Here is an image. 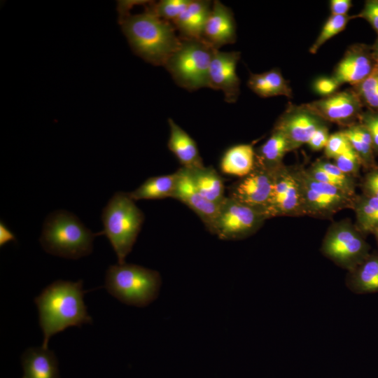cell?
<instances>
[{"instance_id": "6da1fadb", "label": "cell", "mask_w": 378, "mask_h": 378, "mask_svg": "<svg viewBox=\"0 0 378 378\" xmlns=\"http://www.w3.org/2000/svg\"><path fill=\"white\" fill-rule=\"evenodd\" d=\"M85 293L82 280H57L35 298L43 334L42 346L48 348L50 338L69 327L92 323L83 300Z\"/></svg>"}, {"instance_id": "7a4b0ae2", "label": "cell", "mask_w": 378, "mask_h": 378, "mask_svg": "<svg viewBox=\"0 0 378 378\" xmlns=\"http://www.w3.org/2000/svg\"><path fill=\"white\" fill-rule=\"evenodd\" d=\"M122 32L132 50L153 65L164 66L181 43L172 22L164 20L146 7L144 13L119 19Z\"/></svg>"}, {"instance_id": "3957f363", "label": "cell", "mask_w": 378, "mask_h": 378, "mask_svg": "<svg viewBox=\"0 0 378 378\" xmlns=\"http://www.w3.org/2000/svg\"><path fill=\"white\" fill-rule=\"evenodd\" d=\"M95 236L74 214L59 210L46 217L39 240L47 253L75 260L91 253Z\"/></svg>"}, {"instance_id": "277c9868", "label": "cell", "mask_w": 378, "mask_h": 378, "mask_svg": "<svg viewBox=\"0 0 378 378\" xmlns=\"http://www.w3.org/2000/svg\"><path fill=\"white\" fill-rule=\"evenodd\" d=\"M102 231L95 233L108 239L118 258L123 264L131 252L144 220V214L128 193L115 192L102 214Z\"/></svg>"}, {"instance_id": "5b68a950", "label": "cell", "mask_w": 378, "mask_h": 378, "mask_svg": "<svg viewBox=\"0 0 378 378\" xmlns=\"http://www.w3.org/2000/svg\"><path fill=\"white\" fill-rule=\"evenodd\" d=\"M161 284V276L158 272L125 262L108 267L104 287L120 302L144 307L156 300Z\"/></svg>"}, {"instance_id": "8992f818", "label": "cell", "mask_w": 378, "mask_h": 378, "mask_svg": "<svg viewBox=\"0 0 378 378\" xmlns=\"http://www.w3.org/2000/svg\"><path fill=\"white\" fill-rule=\"evenodd\" d=\"M181 38V43L164 67L176 83L188 90L208 88V76L214 48L202 38Z\"/></svg>"}, {"instance_id": "52a82bcc", "label": "cell", "mask_w": 378, "mask_h": 378, "mask_svg": "<svg viewBox=\"0 0 378 378\" xmlns=\"http://www.w3.org/2000/svg\"><path fill=\"white\" fill-rule=\"evenodd\" d=\"M363 235L348 219L335 222L328 227L321 251L336 265L350 271L370 253Z\"/></svg>"}, {"instance_id": "ba28073f", "label": "cell", "mask_w": 378, "mask_h": 378, "mask_svg": "<svg viewBox=\"0 0 378 378\" xmlns=\"http://www.w3.org/2000/svg\"><path fill=\"white\" fill-rule=\"evenodd\" d=\"M299 182L304 216L330 218L337 212L351 209L355 197L312 177L302 167H294Z\"/></svg>"}, {"instance_id": "9c48e42d", "label": "cell", "mask_w": 378, "mask_h": 378, "mask_svg": "<svg viewBox=\"0 0 378 378\" xmlns=\"http://www.w3.org/2000/svg\"><path fill=\"white\" fill-rule=\"evenodd\" d=\"M267 219L260 211L225 197L219 206L214 234L223 240L245 239L255 233Z\"/></svg>"}, {"instance_id": "30bf717a", "label": "cell", "mask_w": 378, "mask_h": 378, "mask_svg": "<svg viewBox=\"0 0 378 378\" xmlns=\"http://www.w3.org/2000/svg\"><path fill=\"white\" fill-rule=\"evenodd\" d=\"M274 185L267 209L268 218L304 216L300 188L294 167L284 164L273 172Z\"/></svg>"}, {"instance_id": "8fae6325", "label": "cell", "mask_w": 378, "mask_h": 378, "mask_svg": "<svg viewBox=\"0 0 378 378\" xmlns=\"http://www.w3.org/2000/svg\"><path fill=\"white\" fill-rule=\"evenodd\" d=\"M306 104L326 122L335 123L344 128L358 122L365 109L351 88Z\"/></svg>"}, {"instance_id": "7c38bea8", "label": "cell", "mask_w": 378, "mask_h": 378, "mask_svg": "<svg viewBox=\"0 0 378 378\" xmlns=\"http://www.w3.org/2000/svg\"><path fill=\"white\" fill-rule=\"evenodd\" d=\"M326 124L328 122L306 104L295 105L290 103L276 120L274 129L284 134L292 151L307 144L313 133Z\"/></svg>"}, {"instance_id": "4fadbf2b", "label": "cell", "mask_w": 378, "mask_h": 378, "mask_svg": "<svg viewBox=\"0 0 378 378\" xmlns=\"http://www.w3.org/2000/svg\"><path fill=\"white\" fill-rule=\"evenodd\" d=\"M274 185L273 172L257 164L230 188L229 197L261 213L267 218Z\"/></svg>"}, {"instance_id": "5bb4252c", "label": "cell", "mask_w": 378, "mask_h": 378, "mask_svg": "<svg viewBox=\"0 0 378 378\" xmlns=\"http://www.w3.org/2000/svg\"><path fill=\"white\" fill-rule=\"evenodd\" d=\"M371 46L354 43L350 46L337 64L332 76L340 84L356 85L372 75L376 69Z\"/></svg>"}, {"instance_id": "9a60e30c", "label": "cell", "mask_w": 378, "mask_h": 378, "mask_svg": "<svg viewBox=\"0 0 378 378\" xmlns=\"http://www.w3.org/2000/svg\"><path fill=\"white\" fill-rule=\"evenodd\" d=\"M241 53L221 52L216 49L210 63L208 88L221 90L227 103H234L239 97L240 79L236 72Z\"/></svg>"}, {"instance_id": "2e32d148", "label": "cell", "mask_w": 378, "mask_h": 378, "mask_svg": "<svg viewBox=\"0 0 378 378\" xmlns=\"http://www.w3.org/2000/svg\"><path fill=\"white\" fill-rule=\"evenodd\" d=\"M178 177L172 198L181 201L192 209L202 220L209 232L214 234L219 206L204 197L196 189L187 169L178 170Z\"/></svg>"}, {"instance_id": "e0dca14e", "label": "cell", "mask_w": 378, "mask_h": 378, "mask_svg": "<svg viewBox=\"0 0 378 378\" xmlns=\"http://www.w3.org/2000/svg\"><path fill=\"white\" fill-rule=\"evenodd\" d=\"M202 38L217 50L236 41V23L233 13L230 8L218 0L212 4Z\"/></svg>"}, {"instance_id": "ac0fdd59", "label": "cell", "mask_w": 378, "mask_h": 378, "mask_svg": "<svg viewBox=\"0 0 378 378\" xmlns=\"http://www.w3.org/2000/svg\"><path fill=\"white\" fill-rule=\"evenodd\" d=\"M169 138L168 148L176 157L181 167L192 169L204 167L202 158L195 140L173 119H168Z\"/></svg>"}, {"instance_id": "d6986e66", "label": "cell", "mask_w": 378, "mask_h": 378, "mask_svg": "<svg viewBox=\"0 0 378 378\" xmlns=\"http://www.w3.org/2000/svg\"><path fill=\"white\" fill-rule=\"evenodd\" d=\"M21 363L24 378H59L57 357L48 348L27 349Z\"/></svg>"}, {"instance_id": "ffe728a7", "label": "cell", "mask_w": 378, "mask_h": 378, "mask_svg": "<svg viewBox=\"0 0 378 378\" xmlns=\"http://www.w3.org/2000/svg\"><path fill=\"white\" fill-rule=\"evenodd\" d=\"M212 4L206 0H191L183 13L172 22L180 37L202 38L205 22L211 12Z\"/></svg>"}, {"instance_id": "44dd1931", "label": "cell", "mask_w": 378, "mask_h": 378, "mask_svg": "<svg viewBox=\"0 0 378 378\" xmlns=\"http://www.w3.org/2000/svg\"><path fill=\"white\" fill-rule=\"evenodd\" d=\"M348 272L346 284L351 291L359 294L378 293V253H370Z\"/></svg>"}, {"instance_id": "7402d4cb", "label": "cell", "mask_w": 378, "mask_h": 378, "mask_svg": "<svg viewBox=\"0 0 378 378\" xmlns=\"http://www.w3.org/2000/svg\"><path fill=\"white\" fill-rule=\"evenodd\" d=\"M248 87L260 97L285 96L291 98L292 90L279 69L274 68L260 74L251 73Z\"/></svg>"}, {"instance_id": "603a6c76", "label": "cell", "mask_w": 378, "mask_h": 378, "mask_svg": "<svg viewBox=\"0 0 378 378\" xmlns=\"http://www.w3.org/2000/svg\"><path fill=\"white\" fill-rule=\"evenodd\" d=\"M290 151V147L284 134L273 128L267 140L255 149V164L274 172L284 164V158Z\"/></svg>"}, {"instance_id": "cb8c5ba5", "label": "cell", "mask_w": 378, "mask_h": 378, "mask_svg": "<svg viewBox=\"0 0 378 378\" xmlns=\"http://www.w3.org/2000/svg\"><path fill=\"white\" fill-rule=\"evenodd\" d=\"M196 189L209 202L220 205L224 200V181L212 167L187 169Z\"/></svg>"}, {"instance_id": "d4e9b609", "label": "cell", "mask_w": 378, "mask_h": 378, "mask_svg": "<svg viewBox=\"0 0 378 378\" xmlns=\"http://www.w3.org/2000/svg\"><path fill=\"white\" fill-rule=\"evenodd\" d=\"M255 164V153L252 144H238L223 154L220 168L223 173L242 178L248 175Z\"/></svg>"}, {"instance_id": "484cf974", "label": "cell", "mask_w": 378, "mask_h": 378, "mask_svg": "<svg viewBox=\"0 0 378 378\" xmlns=\"http://www.w3.org/2000/svg\"><path fill=\"white\" fill-rule=\"evenodd\" d=\"M306 170L314 178L334 186L351 196L356 195V178L342 172L333 162L319 159Z\"/></svg>"}, {"instance_id": "4316f807", "label": "cell", "mask_w": 378, "mask_h": 378, "mask_svg": "<svg viewBox=\"0 0 378 378\" xmlns=\"http://www.w3.org/2000/svg\"><path fill=\"white\" fill-rule=\"evenodd\" d=\"M178 177V171L172 174L150 177L128 194L134 201L172 197Z\"/></svg>"}, {"instance_id": "83f0119b", "label": "cell", "mask_w": 378, "mask_h": 378, "mask_svg": "<svg viewBox=\"0 0 378 378\" xmlns=\"http://www.w3.org/2000/svg\"><path fill=\"white\" fill-rule=\"evenodd\" d=\"M341 131L358 155L363 167L369 169L374 167L375 153L371 136L365 127L358 122Z\"/></svg>"}, {"instance_id": "f1b7e54d", "label": "cell", "mask_w": 378, "mask_h": 378, "mask_svg": "<svg viewBox=\"0 0 378 378\" xmlns=\"http://www.w3.org/2000/svg\"><path fill=\"white\" fill-rule=\"evenodd\" d=\"M356 216V226L364 234L378 232V199L362 193L354 198L351 208Z\"/></svg>"}, {"instance_id": "f546056e", "label": "cell", "mask_w": 378, "mask_h": 378, "mask_svg": "<svg viewBox=\"0 0 378 378\" xmlns=\"http://www.w3.org/2000/svg\"><path fill=\"white\" fill-rule=\"evenodd\" d=\"M354 19L353 15H330L324 23L319 34L309 48L311 54H316L318 49L333 36L342 32L349 22Z\"/></svg>"}, {"instance_id": "4dcf8cb0", "label": "cell", "mask_w": 378, "mask_h": 378, "mask_svg": "<svg viewBox=\"0 0 378 378\" xmlns=\"http://www.w3.org/2000/svg\"><path fill=\"white\" fill-rule=\"evenodd\" d=\"M351 88L365 109L378 112V74L374 72Z\"/></svg>"}, {"instance_id": "1f68e13d", "label": "cell", "mask_w": 378, "mask_h": 378, "mask_svg": "<svg viewBox=\"0 0 378 378\" xmlns=\"http://www.w3.org/2000/svg\"><path fill=\"white\" fill-rule=\"evenodd\" d=\"M191 0H161L147 7L158 17L172 22L186 8Z\"/></svg>"}, {"instance_id": "d6a6232c", "label": "cell", "mask_w": 378, "mask_h": 378, "mask_svg": "<svg viewBox=\"0 0 378 378\" xmlns=\"http://www.w3.org/2000/svg\"><path fill=\"white\" fill-rule=\"evenodd\" d=\"M333 160V163L342 172L355 178L358 176L360 169L363 167L358 155L351 146Z\"/></svg>"}, {"instance_id": "836d02e7", "label": "cell", "mask_w": 378, "mask_h": 378, "mask_svg": "<svg viewBox=\"0 0 378 378\" xmlns=\"http://www.w3.org/2000/svg\"><path fill=\"white\" fill-rule=\"evenodd\" d=\"M351 147V145L340 130L330 135L326 146L324 148V155L327 159H335L340 154L345 152Z\"/></svg>"}, {"instance_id": "e575fe53", "label": "cell", "mask_w": 378, "mask_h": 378, "mask_svg": "<svg viewBox=\"0 0 378 378\" xmlns=\"http://www.w3.org/2000/svg\"><path fill=\"white\" fill-rule=\"evenodd\" d=\"M359 122L370 133L375 155H378V112L365 108L360 116Z\"/></svg>"}, {"instance_id": "d590c367", "label": "cell", "mask_w": 378, "mask_h": 378, "mask_svg": "<svg viewBox=\"0 0 378 378\" xmlns=\"http://www.w3.org/2000/svg\"><path fill=\"white\" fill-rule=\"evenodd\" d=\"M353 17L365 20L378 34V0L365 1L363 9Z\"/></svg>"}, {"instance_id": "8d00e7d4", "label": "cell", "mask_w": 378, "mask_h": 378, "mask_svg": "<svg viewBox=\"0 0 378 378\" xmlns=\"http://www.w3.org/2000/svg\"><path fill=\"white\" fill-rule=\"evenodd\" d=\"M340 84L331 76L316 78L313 83V90L322 97L329 96L337 92Z\"/></svg>"}, {"instance_id": "74e56055", "label": "cell", "mask_w": 378, "mask_h": 378, "mask_svg": "<svg viewBox=\"0 0 378 378\" xmlns=\"http://www.w3.org/2000/svg\"><path fill=\"white\" fill-rule=\"evenodd\" d=\"M363 193L378 199V166L370 169L362 182Z\"/></svg>"}, {"instance_id": "f35d334b", "label": "cell", "mask_w": 378, "mask_h": 378, "mask_svg": "<svg viewBox=\"0 0 378 378\" xmlns=\"http://www.w3.org/2000/svg\"><path fill=\"white\" fill-rule=\"evenodd\" d=\"M330 135L328 124L323 125L313 133L307 144L314 151L321 150L326 146Z\"/></svg>"}, {"instance_id": "ab89813d", "label": "cell", "mask_w": 378, "mask_h": 378, "mask_svg": "<svg viewBox=\"0 0 378 378\" xmlns=\"http://www.w3.org/2000/svg\"><path fill=\"white\" fill-rule=\"evenodd\" d=\"M352 6L351 0H331L330 10L332 15H346Z\"/></svg>"}, {"instance_id": "60d3db41", "label": "cell", "mask_w": 378, "mask_h": 378, "mask_svg": "<svg viewBox=\"0 0 378 378\" xmlns=\"http://www.w3.org/2000/svg\"><path fill=\"white\" fill-rule=\"evenodd\" d=\"M15 240L13 233L1 221L0 223V246H4L7 242Z\"/></svg>"}, {"instance_id": "b9f144b4", "label": "cell", "mask_w": 378, "mask_h": 378, "mask_svg": "<svg viewBox=\"0 0 378 378\" xmlns=\"http://www.w3.org/2000/svg\"><path fill=\"white\" fill-rule=\"evenodd\" d=\"M371 50L375 59L378 62V34L374 43L371 46Z\"/></svg>"}, {"instance_id": "7bdbcfd3", "label": "cell", "mask_w": 378, "mask_h": 378, "mask_svg": "<svg viewBox=\"0 0 378 378\" xmlns=\"http://www.w3.org/2000/svg\"><path fill=\"white\" fill-rule=\"evenodd\" d=\"M375 237H376V239H377V244H378V232H377L376 233L374 234Z\"/></svg>"}, {"instance_id": "ee69618b", "label": "cell", "mask_w": 378, "mask_h": 378, "mask_svg": "<svg viewBox=\"0 0 378 378\" xmlns=\"http://www.w3.org/2000/svg\"><path fill=\"white\" fill-rule=\"evenodd\" d=\"M374 72L378 74V62H377V66H376V69H375Z\"/></svg>"}, {"instance_id": "f6af8a7d", "label": "cell", "mask_w": 378, "mask_h": 378, "mask_svg": "<svg viewBox=\"0 0 378 378\" xmlns=\"http://www.w3.org/2000/svg\"><path fill=\"white\" fill-rule=\"evenodd\" d=\"M22 378H24V377H22Z\"/></svg>"}]
</instances>
